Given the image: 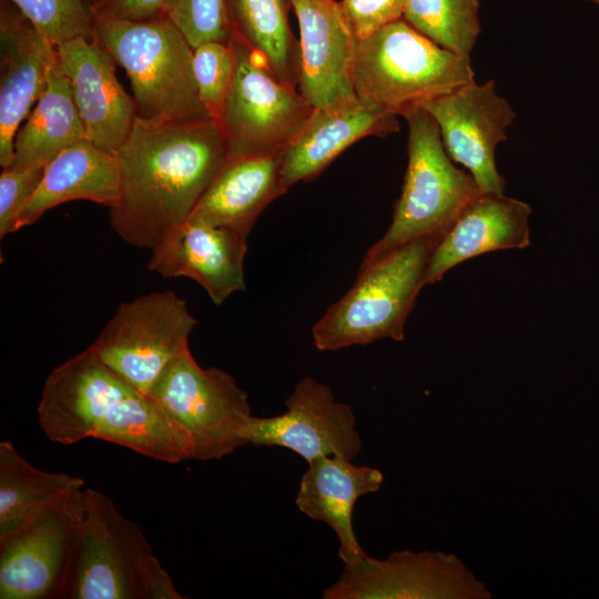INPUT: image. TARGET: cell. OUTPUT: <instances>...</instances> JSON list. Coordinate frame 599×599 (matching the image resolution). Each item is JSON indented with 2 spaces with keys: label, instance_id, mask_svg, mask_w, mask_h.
<instances>
[{
  "label": "cell",
  "instance_id": "277c9868",
  "mask_svg": "<svg viewBox=\"0 0 599 599\" xmlns=\"http://www.w3.org/2000/svg\"><path fill=\"white\" fill-rule=\"evenodd\" d=\"M92 34L125 70L139 118L154 122L212 119L196 87L193 48L169 17L134 21L93 10Z\"/></svg>",
  "mask_w": 599,
  "mask_h": 599
},
{
  "label": "cell",
  "instance_id": "484cf974",
  "mask_svg": "<svg viewBox=\"0 0 599 599\" xmlns=\"http://www.w3.org/2000/svg\"><path fill=\"white\" fill-rule=\"evenodd\" d=\"M84 480L31 465L9 440L0 441V537L16 530L57 497Z\"/></svg>",
  "mask_w": 599,
  "mask_h": 599
},
{
  "label": "cell",
  "instance_id": "4316f807",
  "mask_svg": "<svg viewBox=\"0 0 599 599\" xmlns=\"http://www.w3.org/2000/svg\"><path fill=\"white\" fill-rule=\"evenodd\" d=\"M402 18L459 55L470 57L480 33L479 0H407Z\"/></svg>",
  "mask_w": 599,
  "mask_h": 599
},
{
  "label": "cell",
  "instance_id": "44dd1931",
  "mask_svg": "<svg viewBox=\"0 0 599 599\" xmlns=\"http://www.w3.org/2000/svg\"><path fill=\"white\" fill-rule=\"evenodd\" d=\"M383 480L380 470L356 466L339 456H322L307 463L295 505L305 516L325 522L336 534L343 564L366 555L354 531V506L362 496L378 491Z\"/></svg>",
  "mask_w": 599,
  "mask_h": 599
},
{
  "label": "cell",
  "instance_id": "5b68a950",
  "mask_svg": "<svg viewBox=\"0 0 599 599\" xmlns=\"http://www.w3.org/2000/svg\"><path fill=\"white\" fill-rule=\"evenodd\" d=\"M440 238L424 237L363 262L351 290L314 325L318 351H337L382 338L402 341L407 317Z\"/></svg>",
  "mask_w": 599,
  "mask_h": 599
},
{
  "label": "cell",
  "instance_id": "d6a6232c",
  "mask_svg": "<svg viewBox=\"0 0 599 599\" xmlns=\"http://www.w3.org/2000/svg\"><path fill=\"white\" fill-rule=\"evenodd\" d=\"M173 0H100L93 10L116 18L143 21L167 17Z\"/></svg>",
  "mask_w": 599,
  "mask_h": 599
},
{
  "label": "cell",
  "instance_id": "3957f363",
  "mask_svg": "<svg viewBox=\"0 0 599 599\" xmlns=\"http://www.w3.org/2000/svg\"><path fill=\"white\" fill-rule=\"evenodd\" d=\"M140 527L105 494L83 488L61 599H183Z\"/></svg>",
  "mask_w": 599,
  "mask_h": 599
},
{
  "label": "cell",
  "instance_id": "9a60e30c",
  "mask_svg": "<svg viewBox=\"0 0 599 599\" xmlns=\"http://www.w3.org/2000/svg\"><path fill=\"white\" fill-rule=\"evenodd\" d=\"M300 26V93L313 108L357 99L354 60L357 39L336 0H290Z\"/></svg>",
  "mask_w": 599,
  "mask_h": 599
},
{
  "label": "cell",
  "instance_id": "8fae6325",
  "mask_svg": "<svg viewBox=\"0 0 599 599\" xmlns=\"http://www.w3.org/2000/svg\"><path fill=\"white\" fill-rule=\"evenodd\" d=\"M83 488L57 497L0 537V599H61L73 558Z\"/></svg>",
  "mask_w": 599,
  "mask_h": 599
},
{
  "label": "cell",
  "instance_id": "d4e9b609",
  "mask_svg": "<svg viewBox=\"0 0 599 599\" xmlns=\"http://www.w3.org/2000/svg\"><path fill=\"white\" fill-rule=\"evenodd\" d=\"M290 0H226L231 34L244 41L282 82L295 88L300 42L288 23Z\"/></svg>",
  "mask_w": 599,
  "mask_h": 599
},
{
  "label": "cell",
  "instance_id": "4dcf8cb0",
  "mask_svg": "<svg viewBox=\"0 0 599 599\" xmlns=\"http://www.w3.org/2000/svg\"><path fill=\"white\" fill-rule=\"evenodd\" d=\"M45 167V166H44ZM44 167H6L0 174V237L16 232L17 216L38 189Z\"/></svg>",
  "mask_w": 599,
  "mask_h": 599
},
{
  "label": "cell",
  "instance_id": "83f0119b",
  "mask_svg": "<svg viewBox=\"0 0 599 599\" xmlns=\"http://www.w3.org/2000/svg\"><path fill=\"white\" fill-rule=\"evenodd\" d=\"M55 47L92 39L93 6L87 0H9Z\"/></svg>",
  "mask_w": 599,
  "mask_h": 599
},
{
  "label": "cell",
  "instance_id": "d6986e66",
  "mask_svg": "<svg viewBox=\"0 0 599 599\" xmlns=\"http://www.w3.org/2000/svg\"><path fill=\"white\" fill-rule=\"evenodd\" d=\"M397 115L358 98L327 109L314 108L311 115L281 152V177L287 191L314 177L356 141L385 136L399 130Z\"/></svg>",
  "mask_w": 599,
  "mask_h": 599
},
{
  "label": "cell",
  "instance_id": "5bb4252c",
  "mask_svg": "<svg viewBox=\"0 0 599 599\" xmlns=\"http://www.w3.org/2000/svg\"><path fill=\"white\" fill-rule=\"evenodd\" d=\"M286 410L272 417L252 416L247 444L287 448L306 463L322 456L353 460L362 449L349 405L312 377L297 382L285 400Z\"/></svg>",
  "mask_w": 599,
  "mask_h": 599
},
{
  "label": "cell",
  "instance_id": "7c38bea8",
  "mask_svg": "<svg viewBox=\"0 0 599 599\" xmlns=\"http://www.w3.org/2000/svg\"><path fill=\"white\" fill-rule=\"evenodd\" d=\"M324 599H486L490 592L453 554L395 551L386 559L367 554L344 564Z\"/></svg>",
  "mask_w": 599,
  "mask_h": 599
},
{
  "label": "cell",
  "instance_id": "7a4b0ae2",
  "mask_svg": "<svg viewBox=\"0 0 599 599\" xmlns=\"http://www.w3.org/2000/svg\"><path fill=\"white\" fill-rule=\"evenodd\" d=\"M38 419L45 436L61 445L95 438L159 461L192 460L186 433L89 347L49 374Z\"/></svg>",
  "mask_w": 599,
  "mask_h": 599
},
{
  "label": "cell",
  "instance_id": "ac0fdd59",
  "mask_svg": "<svg viewBox=\"0 0 599 599\" xmlns=\"http://www.w3.org/2000/svg\"><path fill=\"white\" fill-rule=\"evenodd\" d=\"M246 238L229 229L187 220L151 248L148 270L163 277H189L220 305L245 290Z\"/></svg>",
  "mask_w": 599,
  "mask_h": 599
},
{
  "label": "cell",
  "instance_id": "cb8c5ba5",
  "mask_svg": "<svg viewBox=\"0 0 599 599\" xmlns=\"http://www.w3.org/2000/svg\"><path fill=\"white\" fill-rule=\"evenodd\" d=\"M84 139V125L58 58L45 90L16 134L9 167H44L62 151Z\"/></svg>",
  "mask_w": 599,
  "mask_h": 599
},
{
  "label": "cell",
  "instance_id": "603a6c76",
  "mask_svg": "<svg viewBox=\"0 0 599 599\" xmlns=\"http://www.w3.org/2000/svg\"><path fill=\"white\" fill-rule=\"evenodd\" d=\"M120 195V171L114 154L87 139L58 154L20 210L16 231L37 222L48 210L65 202L87 200L112 209Z\"/></svg>",
  "mask_w": 599,
  "mask_h": 599
},
{
  "label": "cell",
  "instance_id": "836d02e7",
  "mask_svg": "<svg viewBox=\"0 0 599 599\" xmlns=\"http://www.w3.org/2000/svg\"><path fill=\"white\" fill-rule=\"evenodd\" d=\"M587 1L592 2V3L597 4V6H599V0H587Z\"/></svg>",
  "mask_w": 599,
  "mask_h": 599
},
{
  "label": "cell",
  "instance_id": "f546056e",
  "mask_svg": "<svg viewBox=\"0 0 599 599\" xmlns=\"http://www.w3.org/2000/svg\"><path fill=\"white\" fill-rule=\"evenodd\" d=\"M167 17L193 49L204 42L230 41L226 0H173Z\"/></svg>",
  "mask_w": 599,
  "mask_h": 599
},
{
  "label": "cell",
  "instance_id": "7402d4cb",
  "mask_svg": "<svg viewBox=\"0 0 599 599\" xmlns=\"http://www.w3.org/2000/svg\"><path fill=\"white\" fill-rule=\"evenodd\" d=\"M285 192L281 152L227 159L187 220L247 236L264 209Z\"/></svg>",
  "mask_w": 599,
  "mask_h": 599
},
{
  "label": "cell",
  "instance_id": "4fadbf2b",
  "mask_svg": "<svg viewBox=\"0 0 599 599\" xmlns=\"http://www.w3.org/2000/svg\"><path fill=\"white\" fill-rule=\"evenodd\" d=\"M419 106L436 121L449 158L469 171L480 190L505 194L506 181L496 167L495 152L507 139L516 113L497 94L495 82L474 81Z\"/></svg>",
  "mask_w": 599,
  "mask_h": 599
},
{
  "label": "cell",
  "instance_id": "6da1fadb",
  "mask_svg": "<svg viewBox=\"0 0 599 599\" xmlns=\"http://www.w3.org/2000/svg\"><path fill=\"white\" fill-rule=\"evenodd\" d=\"M120 195L110 209L116 234L136 247L153 248L190 217L229 159L220 124L154 122L136 115L114 154Z\"/></svg>",
  "mask_w": 599,
  "mask_h": 599
},
{
  "label": "cell",
  "instance_id": "30bf717a",
  "mask_svg": "<svg viewBox=\"0 0 599 599\" xmlns=\"http://www.w3.org/2000/svg\"><path fill=\"white\" fill-rule=\"evenodd\" d=\"M196 319L172 291L123 302L89 348L108 367L148 394L162 370L189 348Z\"/></svg>",
  "mask_w": 599,
  "mask_h": 599
},
{
  "label": "cell",
  "instance_id": "8992f818",
  "mask_svg": "<svg viewBox=\"0 0 599 599\" xmlns=\"http://www.w3.org/2000/svg\"><path fill=\"white\" fill-rule=\"evenodd\" d=\"M471 82L470 57L439 47L403 18L356 42L357 97L395 115Z\"/></svg>",
  "mask_w": 599,
  "mask_h": 599
},
{
  "label": "cell",
  "instance_id": "2e32d148",
  "mask_svg": "<svg viewBox=\"0 0 599 599\" xmlns=\"http://www.w3.org/2000/svg\"><path fill=\"white\" fill-rule=\"evenodd\" d=\"M84 125L85 139L111 154L129 138L136 106L115 77L116 63L94 39L74 38L57 45Z\"/></svg>",
  "mask_w": 599,
  "mask_h": 599
},
{
  "label": "cell",
  "instance_id": "e0dca14e",
  "mask_svg": "<svg viewBox=\"0 0 599 599\" xmlns=\"http://www.w3.org/2000/svg\"><path fill=\"white\" fill-rule=\"evenodd\" d=\"M0 43V165L6 169L13 161L16 134L45 90L58 51L11 2L3 0Z\"/></svg>",
  "mask_w": 599,
  "mask_h": 599
},
{
  "label": "cell",
  "instance_id": "e575fe53",
  "mask_svg": "<svg viewBox=\"0 0 599 599\" xmlns=\"http://www.w3.org/2000/svg\"><path fill=\"white\" fill-rule=\"evenodd\" d=\"M98 1H100V0H98ZM98 1H97V2H98ZM97 2H95V3H97Z\"/></svg>",
  "mask_w": 599,
  "mask_h": 599
},
{
  "label": "cell",
  "instance_id": "52a82bcc",
  "mask_svg": "<svg viewBox=\"0 0 599 599\" xmlns=\"http://www.w3.org/2000/svg\"><path fill=\"white\" fill-rule=\"evenodd\" d=\"M402 116L408 124V164L402 194L388 230L363 262L418 238L441 240L463 209L483 192L470 173L453 164L437 123L425 109L414 106Z\"/></svg>",
  "mask_w": 599,
  "mask_h": 599
},
{
  "label": "cell",
  "instance_id": "1f68e13d",
  "mask_svg": "<svg viewBox=\"0 0 599 599\" xmlns=\"http://www.w3.org/2000/svg\"><path fill=\"white\" fill-rule=\"evenodd\" d=\"M357 40L403 17L407 0L338 1Z\"/></svg>",
  "mask_w": 599,
  "mask_h": 599
},
{
  "label": "cell",
  "instance_id": "f1b7e54d",
  "mask_svg": "<svg viewBox=\"0 0 599 599\" xmlns=\"http://www.w3.org/2000/svg\"><path fill=\"white\" fill-rule=\"evenodd\" d=\"M193 71L200 99L219 123L235 72V58L229 43L210 41L193 49Z\"/></svg>",
  "mask_w": 599,
  "mask_h": 599
},
{
  "label": "cell",
  "instance_id": "ffe728a7",
  "mask_svg": "<svg viewBox=\"0 0 599 599\" xmlns=\"http://www.w3.org/2000/svg\"><path fill=\"white\" fill-rule=\"evenodd\" d=\"M530 206L505 194L481 192L459 213L435 247L426 284L457 264L487 252L529 245Z\"/></svg>",
  "mask_w": 599,
  "mask_h": 599
},
{
  "label": "cell",
  "instance_id": "9c48e42d",
  "mask_svg": "<svg viewBox=\"0 0 599 599\" xmlns=\"http://www.w3.org/2000/svg\"><path fill=\"white\" fill-rule=\"evenodd\" d=\"M229 44L235 72L219 121L229 159L280 153L314 108L295 88L278 80L240 38L231 34Z\"/></svg>",
  "mask_w": 599,
  "mask_h": 599
},
{
  "label": "cell",
  "instance_id": "ba28073f",
  "mask_svg": "<svg viewBox=\"0 0 599 599\" xmlns=\"http://www.w3.org/2000/svg\"><path fill=\"white\" fill-rule=\"evenodd\" d=\"M148 394L186 433L192 460L221 459L247 444L253 415L246 393L231 374L201 367L190 349L167 364Z\"/></svg>",
  "mask_w": 599,
  "mask_h": 599
}]
</instances>
